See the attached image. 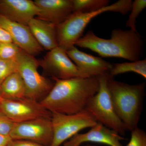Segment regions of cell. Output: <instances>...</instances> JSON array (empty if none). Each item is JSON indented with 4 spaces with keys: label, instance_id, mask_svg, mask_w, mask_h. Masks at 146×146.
I'll return each mask as SVG.
<instances>
[{
    "label": "cell",
    "instance_id": "15",
    "mask_svg": "<svg viewBox=\"0 0 146 146\" xmlns=\"http://www.w3.org/2000/svg\"><path fill=\"white\" fill-rule=\"evenodd\" d=\"M34 2L40 10L36 18L56 25L74 13L72 0H35Z\"/></svg>",
    "mask_w": 146,
    "mask_h": 146
},
{
    "label": "cell",
    "instance_id": "23",
    "mask_svg": "<svg viewBox=\"0 0 146 146\" xmlns=\"http://www.w3.org/2000/svg\"><path fill=\"white\" fill-rule=\"evenodd\" d=\"M130 141L126 146H146V133L138 127L131 131Z\"/></svg>",
    "mask_w": 146,
    "mask_h": 146
},
{
    "label": "cell",
    "instance_id": "21",
    "mask_svg": "<svg viewBox=\"0 0 146 146\" xmlns=\"http://www.w3.org/2000/svg\"><path fill=\"white\" fill-rule=\"evenodd\" d=\"M21 50L14 43L0 44V58L5 60L16 59Z\"/></svg>",
    "mask_w": 146,
    "mask_h": 146
},
{
    "label": "cell",
    "instance_id": "9",
    "mask_svg": "<svg viewBox=\"0 0 146 146\" xmlns=\"http://www.w3.org/2000/svg\"><path fill=\"white\" fill-rule=\"evenodd\" d=\"M10 136L13 140H26L50 146L53 138L51 119L39 118L15 123Z\"/></svg>",
    "mask_w": 146,
    "mask_h": 146
},
{
    "label": "cell",
    "instance_id": "4",
    "mask_svg": "<svg viewBox=\"0 0 146 146\" xmlns=\"http://www.w3.org/2000/svg\"><path fill=\"white\" fill-rule=\"evenodd\" d=\"M132 2L131 0H119L96 11L74 12L64 22L56 25L58 46L66 51L69 49L82 36L85 28L93 18L108 11L126 15L131 10Z\"/></svg>",
    "mask_w": 146,
    "mask_h": 146
},
{
    "label": "cell",
    "instance_id": "24",
    "mask_svg": "<svg viewBox=\"0 0 146 146\" xmlns=\"http://www.w3.org/2000/svg\"><path fill=\"white\" fill-rule=\"evenodd\" d=\"M15 123L0 110V134L10 136Z\"/></svg>",
    "mask_w": 146,
    "mask_h": 146
},
{
    "label": "cell",
    "instance_id": "14",
    "mask_svg": "<svg viewBox=\"0 0 146 146\" xmlns=\"http://www.w3.org/2000/svg\"><path fill=\"white\" fill-rule=\"evenodd\" d=\"M39 11L31 0H0V14L18 23L27 26Z\"/></svg>",
    "mask_w": 146,
    "mask_h": 146
},
{
    "label": "cell",
    "instance_id": "16",
    "mask_svg": "<svg viewBox=\"0 0 146 146\" xmlns=\"http://www.w3.org/2000/svg\"><path fill=\"white\" fill-rule=\"evenodd\" d=\"M27 26L43 49L50 51L58 46L56 25L35 17L29 22Z\"/></svg>",
    "mask_w": 146,
    "mask_h": 146
},
{
    "label": "cell",
    "instance_id": "8",
    "mask_svg": "<svg viewBox=\"0 0 146 146\" xmlns=\"http://www.w3.org/2000/svg\"><path fill=\"white\" fill-rule=\"evenodd\" d=\"M0 110L15 123L39 119H51L52 113L40 103L27 98L8 100L1 97Z\"/></svg>",
    "mask_w": 146,
    "mask_h": 146
},
{
    "label": "cell",
    "instance_id": "11",
    "mask_svg": "<svg viewBox=\"0 0 146 146\" xmlns=\"http://www.w3.org/2000/svg\"><path fill=\"white\" fill-rule=\"evenodd\" d=\"M66 52L84 78L100 77L108 74L112 68V63L81 51L76 46H73Z\"/></svg>",
    "mask_w": 146,
    "mask_h": 146
},
{
    "label": "cell",
    "instance_id": "22",
    "mask_svg": "<svg viewBox=\"0 0 146 146\" xmlns=\"http://www.w3.org/2000/svg\"><path fill=\"white\" fill-rule=\"evenodd\" d=\"M16 72L17 65L16 59L5 60L0 58V86L9 76Z\"/></svg>",
    "mask_w": 146,
    "mask_h": 146
},
{
    "label": "cell",
    "instance_id": "10",
    "mask_svg": "<svg viewBox=\"0 0 146 146\" xmlns=\"http://www.w3.org/2000/svg\"><path fill=\"white\" fill-rule=\"evenodd\" d=\"M39 61L40 66L52 78L61 80L84 78L66 51L60 47L58 46L49 51L44 58Z\"/></svg>",
    "mask_w": 146,
    "mask_h": 146
},
{
    "label": "cell",
    "instance_id": "26",
    "mask_svg": "<svg viewBox=\"0 0 146 146\" xmlns=\"http://www.w3.org/2000/svg\"><path fill=\"white\" fill-rule=\"evenodd\" d=\"M13 43L10 35L4 29L0 27V44Z\"/></svg>",
    "mask_w": 146,
    "mask_h": 146
},
{
    "label": "cell",
    "instance_id": "1",
    "mask_svg": "<svg viewBox=\"0 0 146 146\" xmlns=\"http://www.w3.org/2000/svg\"><path fill=\"white\" fill-rule=\"evenodd\" d=\"M54 84L40 102L51 113L72 115L82 111L99 89V78H52Z\"/></svg>",
    "mask_w": 146,
    "mask_h": 146
},
{
    "label": "cell",
    "instance_id": "5",
    "mask_svg": "<svg viewBox=\"0 0 146 146\" xmlns=\"http://www.w3.org/2000/svg\"><path fill=\"white\" fill-rule=\"evenodd\" d=\"M109 74L100 77L98 91L86 105L85 109L93 115L97 122L113 129L122 136L127 131L115 110L108 86Z\"/></svg>",
    "mask_w": 146,
    "mask_h": 146
},
{
    "label": "cell",
    "instance_id": "17",
    "mask_svg": "<svg viewBox=\"0 0 146 146\" xmlns=\"http://www.w3.org/2000/svg\"><path fill=\"white\" fill-rule=\"evenodd\" d=\"M0 96L8 100L26 98L25 83L18 71L11 74L3 82L0 86Z\"/></svg>",
    "mask_w": 146,
    "mask_h": 146
},
{
    "label": "cell",
    "instance_id": "27",
    "mask_svg": "<svg viewBox=\"0 0 146 146\" xmlns=\"http://www.w3.org/2000/svg\"><path fill=\"white\" fill-rule=\"evenodd\" d=\"M12 141L9 135L0 134V146H9Z\"/></svg>",
    "mask_w": 146,
    "mask_h": 146
},
{
    "label": "cell",
    "instance_id": "7",
    "mask_svg": "<svg viewBox=\"0 0 146 146\" xmlns=\"http://www.w3.org/2000/svg\"><path fill=\"white\" fill-rule=\"evenodd\" d=\"M51 120L53 138L50 146H60L80 131L93 127L98 123L86 109L72 115L52 113Z\"/></svg>",
    "mask_w": 146,
    "mask_h": 146
},
{
    "label": "cell",
    "instance_id": "2",
    "mask_svg": "<svg viewBox=\"0 0 146 146\" xmlns=\"http://www.w3.org/2000/svg\"><path fill=\"white\" fill-rule=\"evenodd\" d=\"M144 45L143 38L138 31L115 29L109 39L101 38L89 31L74 46L91 50L101 57L120 58L132 62L141 60Z\"/></svg>",
    "mask_w": 146,
    "mask_h": 146
},
{
    "label": "cell",
    "instance_id": "18",
    "mask_svg": "<svg viewBox=\"0 0 146 146\" xmlns=\"http://www.w3.org/2000/svg\"><path fill=\"white\" fill-rule=\"evenodd\" d=\"M132 72L146 78V60L145 58L131 62L114 63L109 72L111 76L127 72Z\"/></svg>",
    "mask_w": 146,
    "mask_h": 146
},
{
    "label": "cell",
    "instance_id": "3",
    "mask_svg": "<svg viewBox=\"0 0 146 146\" xmlns=\"http://www.w3.org/2000/svg\"><path fill=\"white\" fill-rule=\"evenodd\" d=\"M108 86L115 110L127 130L138 127L145 95V83L135 84L116 81L108 76Z\"/></svg>",
    "mask_w": 146,
    "mask_h": 146
},
{
    "label": "cell",
    "instance_id": "6",
    "mask_svg": "<svg viewBox=\"0 0 146 146\" xmlns=\"http://www.w3.org/2000/svg\"><path fill=\"white\" fill-rule=\"evenodd\" d=\"M17 71L25 83L26 98L40 102L52 89L54 83L38 71L39 60L21 50L16 58Z\"/></svg>",
    "mask_w": 146,
    "mask_h": 146
},
{
    "label": "cell",
    "instance_id": "19",
    "mask_svg": "<svg viewBox=\"0 0 146 146\" xmlns=\"http://www.w3.org/2000/svg\"><path fill=\"white\" fill-rule=\"evenodd\" d=\"M73 11L89 13L96 11L109 5L108 0H72Z\"/></svg>",
    "mask_w": 146,
    "mask_h": 146
},
{
    "label": "cell",
    "instance_id": "12",
    "mask_svg": "<svg viewBox=\"0 0 146 146\" xmlns=\"http://www.w3.org/2000/svg\"><path fill=\"white\" fill-rule=\"evenodd\" d=\"M125 140L115 131L98 122L85 133L76 134L65 142L64 146H80L85 143H98L109 146H123L121 141Z\"/></svg>",
    "mask_w": 146,
    "mask_h": 146
},
{
    "label": "cell",
    "instance_id": "13",
    "mask_svg": "<svg viewBox=\"0 0 146 146\" xmlns=\"http://www.w3.org/2000/svg\"><path fill=\"white\" fill-rule=\"evenodd\" d=\"M0 27L8 32L13 43L27 53L34 56L44 51L27 26L10 21L0 14Z\"/></svg>",
    "mask_w": 146,
    "mask_h": 146
},
{
    "label": "cell",
    "instance_id": "20",
    "mask_svg": "<svg viewBox=\"0 0 146 146\" xmlns=\"http://www.w3.org/2000/svg\"><path fill=\"white\" fill-rule=\"evenodd\" d=\"M146 7V0H135L133 1L130 13L126 23V26L129 27L133 31L137 32L136 28L137 18Z\"/></svg>",
    "mask_w": 146,
    "mask_h": 146
},
{
    "label": "cell",
    "instance_id": "29",
    "mask_svg": "<svg viewBox=\"0 0 146 146\" xmlns=\"http://www.w3.org/2000/svg\"><path fill=\"white\" fill-rule=\"evenodd\" d=\"M1 96H0V98H1Z\"/></svg>",
    "mask_w": 146,
    "mask_h": 146
},
{
    "label": "cell",
    "instance_id": "25",
    "mask_svg": "<svg viewBox=\"0 0 146 146\" xmlns=\"http://www.w3.org/2000/svg\"><path fill=\"white\" fill-rule=\"evenodd\" d=\"M9 146H45L32 141L23 140H13Z\"/></svg>",
    "mask_w": 146,
    "mask_h": 146
},
{
    "label": "cell",
    "instance_id": "28",
    "mask_svg": "<svg viewBox=\"0 0 146 146\" xmlns=\"http://www.w3.org/2000/svg\"><path fill=\"white\" fill-rule=\"evenodd\" d=\"M84 146H97L95 145H90V144H88V145H85Z\"/></svg>",
    "mask_w": 146,
    "mask_h": 146
}]
</instances>
